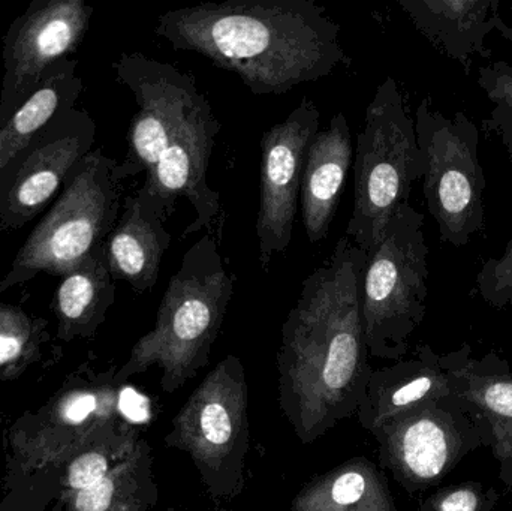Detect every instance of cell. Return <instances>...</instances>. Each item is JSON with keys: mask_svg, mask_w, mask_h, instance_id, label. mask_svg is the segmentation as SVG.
Returning a JSON list of instances; mask_svg holds the SVG:
<instances>
[{"mask_svg": "<svg viewBox=\"0 0 512 511\" xmlns=\"http://www.w3.org/2000/svg\"><path fill=\"white\" fill-rule=\"evenodd\" d=\"M366 252L348 237L301 285L277 353L279 407L301 444L357 414L372 377L360 308Z\"/></svg>", "mask_w": 512, "mask_h": 511, "instance_id": "cell-1", "label": "cell"}, {"mask_svg": "<svg viewBox=\"0 0 512 511\" xmlns=\"http://www.w3.org/2000/svg\"><path fill=\"white\" fill-rule=\"evenodd\" d=\"M156 35L236 72L254 95H283L348 63L340 26L313 0H227L159 15Z\"/></svg>", "mask_w": 512, "mask_h": 511, "instance_id": "cell-2", "label": "cell"}, {"mask_svg": "<svg viewBox=\"0 0 512 511\" xmlns=\"http://www.w3.org/2000/svg\"><path fill=\"white\" fill-rule=\"evenodd\" d=\"M218 240L206 234L183 257L168 282L152 332L135 344L119 378L161 369V389L174 393L210 362L213 344L234 294Z\"/></svg>", "mask_w": 512, "mask_h": 511, "instance_id": "cell-3", "label": "cell"}, {"mask_svg": "<svg viewBox=\"0 0 512 511\" xmlns=\"http://www.w3.org/2000/svg\"><path fill=\"white\" fill-rule=\"evenodd\" d=\"M116 165V159L105 155L101 147L84 156L18 249L0 281V293L41 273L60 278L104 245L119 221Z\"/></svg>", "mask_w": 512, "mask_h": 511, "instance_id": "cell-4", "label": "cell"}, {"mask_svg": "<svg viewBox=\"0 0 512 511\" xmlns=\"http://www.w3.org/2000/svg\"><path fill=\"white\" fill-rule=\"evenodd\" d=\"M421 179L415 119L394 78L379 84L357 138L354 209L346 237L367 255L379 245L388 222L409 203Z\"/></svg>", "mask_w": 512, "mask_h": 511, "instance_id": "cell-5", "label": "cell"}, {"mask_svg": "<svg viewBox=\"0 0 512 511\" xmlns=\"http://www.w3.org/2000/svg\"><path fill=\"white\" fill-rule=\"evenodd\" d=\"M429 252L424 216L403 204L361 273V320L369 356L399 362L408 354L409 339L426 315Z\"/></svg>", "mask_w": 512, "mask_h": 511, "instance_id": "cell-6", "label": "cell"}, {"mask_svg": "<svg viewBox=\"0 0 512 511\" xmlns=\"http://www.w3.org/2000/svg\"><path fill=\"white\" fill-rule=\"evenodd\" d=\"M165 446L191 456L212 500H236L246 485L251 446L249 386L237 356L225 357L186 399Z\"/></svg>", "mask_w": 512, "mask_h": 511, "instance_id": "cell-7", "label": "cell"}, {"mask_svg": "<svg viewBox=\"0 0 512 511\" xmlns=\"http://www.w3.org/2000/svg\"><path fill=\"white\" fill-rule=\"evenodd\" d=\"M427 209L442 242L462 248L484 228L480 131L463 111L453 117L423 99L415 113Z\"/></svg>", "mask_w": 512, "mask_h": 511, "instance_id": "cell-8", "label": "cell"}, {"mask_svg": "<svg viewBox=\"0 0 512 511\" xmlns=\"http://www.w3.org/2000/svg\"><path fill=\"white\" fill-rule=\"evenodd\" d=\"M384 470L409 494L438 486L474 450L490 447L483 417L457 393L388 420L370 432Z\"/></svg>", "mask_w": 512, "mask_h": 511, "instance_id": "cell-9", "label": "cell"}, {"mask_svg": "<svg viewBox=\"0 0 512 511\" xmlns=\"http://www.w3.org/2000/svg\"><path fill=\"white\" fill-rule=\"evenodd\" d=\"M96 123L72 108L54 119L0 171V231H17L41 215L93 150Z\"/></svg>", "mask_w": 512, "mask_h": 511, "instance_id": "cell-10", "label": "cell"}, {"mask_svg": "<svg viewBox=\"0 0 512 511\" xmlns=\"http://www.w3.org/2000/svg\"><path fill=\"white\" fill-rule=\"evenodd\" d=\"M113 69L140 107L129 126L128 152L114 168V177L122 183L137 174H149L156 167L203 93L194 75L141 53H123Z\"/></svg>", "mask_w": 512, "mask_h": 511, "instance_id": "cell-11", "label": "cell"}, {"mask_svg": "<svg viewBox=\"0 0 512 511\" xmlns=\"http://www.w3.org/2000/svg\"><path fill=\"white\" fill-rule=\"evenodd\" d=\"M93 8L84 0H32L2 38L0 126L38 89L53 66L71 59L86 36Z\"/></svg>", "mask_w": 512, "mask_h": 511, "instance_id": "cell-12", "label": "cell"}, {"mask_svg": "<svg viewBox=\"0 0 512 511\" xmlns=\"http://www.w3.org/2000/svg\"><path fill=\"white\" fill-rule=\"evenodd\" d=\"M319 120L321 113L315 102L304 98L283 122L262 137L256 237L259 263L265 272L274 255L286 252L291 243L304 162Z\"/></svg>", "mask_w": 512, "mask_h": 511, "instance_id": "cell-13", "label": "cell"}, {"mask_svg": "<svg viewBox=\"0 0 512 511\" xmlns=\"http://www.w3.org/2000/svg\"><path fill=\"white\" fill-rule=\"evenodd\" d=\"M219 131L221 123L203 95L183 123L176 140L162 153L156 167L146 174V182L141 186L158 201L168 219L174 215L180 197L192 204L195 221L189 224L183 237L201 230H209L216 240L222 236L221 195L207 182V170Z\"/></svg>", "mask_w": 512, "mask_h": 511, "instance_id": "cell-14", "label": "cell"}, {"mask_svg": "<svg viewBox=\"0 0 512 511\" xmlns=\"http://www.w3.org/2000/svg\"><path fill=\"white\" fill-rule=\"evenodd\" d=\"M167 221L165 210L143 189L126 197L122 215L104 242L113 281H126L140 294L153 290L173 242Z\"/></svg>", "mask_w": 512, "mask_h": 511, "instance_id": "cell-15", "label": "cell"}, {"mask_svg": "<svg viewBox=\"0 0 512 511\" xmlns=\"http://www.w3.org/2000/svg\"><path fill=\"white\" fill-rule=\"evenodd\" d=\"M451 389L486 422L490 449L499 462V479L512 489V372L507 362L489 354L471 357V348L448 354Z\"/></svg>", "mask_w": 512, "mask_h": 511, "instance_id": "cell-16", "label": "cell"}, {"mask_svg": "<svg viewBox=\"0 0 512 511\" xmlns=\"http://www.w3.org/2000/svg\"><path fill=\"white\" fill-rule=\"evenodd\" d=\"M451 393L447 357L439 356L429 345H420L411 359L372 372L358 407V422L373 432L388 420Z\"/></svg>", "mask_w": 512, "mask_h": 511, "instance_id": "cell-17", "label": "cell"}, {"mask_svg": "<svg viewBox=\"0 0 512 511\" xmlns=\"http://www.w3.org/2000/svg\"><path fill=\"white\" fill-rule=\"evenodd\" d=\"M415 29L448 59L471 71L489 57L486 41L501 20V0H399Z\"/></svg>", "mask_w": 512, "mask_h": 511, "instance_id": "cell-18", "label": "cell"}, {"mask_svg": "<svg viewBox=\"0 0 512 511\" xmlns=\"http://www.w3.org/2000/svg\"><path fill=\"white\" fill-rule=\"evenodd\" d=\"M351 162V129L345 114L337 113L327 129L316 132L304 162L300 201L310 243L327 237Z\"/></svg>", "mask_w": 512, "mask_h": 511, "instance_id": "cell-19", "label": "cell"}, {"mask_svg": "<svg viewBox=\"0 0 512 511\" xmlns=\"http://www.w3.org/2000/svg\"><path fill=\"white\" fill-rule=\"evenodd\" d=\"M291 511H397L387 480L358 456L313 477L292 500Z\"/></svg>", "mask_w": 512, "mask_h": 511, "instance_id": "cell-20", "label": "cell"}, {"mask_svg": "<svg viewBox=\"0 0 512 511\" xmlns=\"http://www.w3.org/2000/svg\"><path fill=\"white\" fill-rule=\"evenodd\" d=\"M77 66L72 57L53 66L38 89L0 126V171L54 119L75 108L84 90Z\"/></svg>", "mask_w": 512, "mask_h": 511, "instance_id": "cell-21", "label": "cell"}, {"mask_svg": "<svg viewBox=\"0 0 512 511\" xmlns=\"http://www.w3.org/2000/svg\"><path fill=\"white\" fill-rule=\"evenodd\" d=\"M59 279L54 309L63 332L65 335H89L104 321L116 296L104 245Z\"/></svg>", "mask_w": 512, "mask_h": 511, "instance_id": "cell-22", "label": "cell"}, {"mask_svg": "<svg viewBox=\"0 0 512 511\" xmlns=\"http://www.w3.org/2000/svg\"><path fill=\"white\" fill-rule=\"evenodd\" d=\"M477 81L493 104L487 123L492 122L512 158V65L505 60L487 63L478 69Z\"/></svg>", "mask_w": 512, "mask_h": 511, "instance_id": "cell-23", "label": "cell"}, {"mask_svg": "<svg viewBox=\"0 0 512 511\" xmlns=\"http://www.w3.org/2000/svg\"><path fill=\"white\" fill-rule=\"evenodd\" d=\"M499 500L493 486L465 482L439 489L418 511H492Z\"/></svg>", "mask_w": 512, "mask_h": 511, "instance_id": "cell-24", "label": "cell"}, {"mask_svg": "<svg viewBox=\"0 0 512 511\" xmlns=\"http://www.w3.org/2000/svg\"><path fill=\"white\" fill-rule=\"evenodd\" d=\"M477 290L490 305L512 306V236L504 255L487 261L478 273Z\"/></svg>", "mask_w": 512, "mask_h": 511, "instance_id": "cell-25", "label": "cell"}, {"mask_svg": "<svg viewBox=\"0 0 512 511\" xmlns=\"http://www.w3.org/2000/svg\"><path fill=\"white\" fill-rule=\"evenodd\" d=\"M132 453H108L104 450H92V452L84 453L80 458L75 459L74 464L69 468V486L80 492L96 485L116 468L111 467L113 462L122 464Z\"/></svg>", "mask_w": 512, "mask_h": 511, "instance_id": "cell-26", "label": "cell"}, {"mask_svg": "<svg viewBox=\"0 0 512 511\" xmlns=\"http://www.w3.org/2000/svg\"><path fill=\"white\" fill-rule=\"evenodd\" d=\"M96 408H98V399L96 396L89 395H80L77 398L72 399L65 408V417L66 420L72 423H81L90 416V414L95 413Z\"/></svg>", "mask_w": 512, "mask_h": 511, "instance_id": "cell-27", "label": "cell"}, {"mask_svg": "<svg viewBox=\"0 0 512 511\" xmlns=\"http://www.w3.org/2000/svg\"><path fill=\"white\" fill-rule=\"evenodd\" d=\"M496 32H498L502 38L508 39V41L512 42V26H510L508 23H505L502 18L498 21V24H496Z\"/></svg>", "mask_w": 512, "mask_h": 511, "instance_id": "cell-28", "label": "cell"}, {"mask_svg": "<svg viewBox=\"0 0 512 511\" xmlns=\"http://www.w3.org/2000/svg\"><path fill=\"white\" fill-rule=\"evenodd\" d=\"M165 511H177L176 509H167Z\"/></svg>", "mask_w": 512, "mask_h": 511, "instance_id": "cell-29", "label": "cell"}, {"mask_svg": "<svg viewBox=\"0 0 512 511\" xmlns=\"http://www.w3.org/2000/svg\"><path fill=\"white\" fill-rule=\"evenodd\" d=\"M219 511H227V510H225V509H221V510H219Z\"/></svg>", "mask_w": 512, "mask_h": 511, "instance_id": "cell-30", "label": "cell"}, {"mask_svg": "<svg viewBox=\"0 0 512 511\" xmlns=\"http://www.w3.org/2000/svg\"><path fill=\"white\" fill-rule=\"evenodd\" d=\"M511 14H512V5H511Z\"/></svg>", "mask_w": 512, "mask_h": 511, "instance_id": "cell-31", "label": "cell"}]
</instances>
